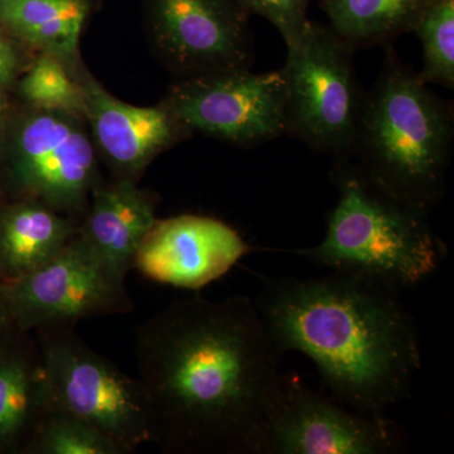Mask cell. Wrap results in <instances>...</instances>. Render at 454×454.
I'll use <instances>...</instances> for the list:
<instances>
[{"label":"cell","instance_id":"obj_1","mask_svg":"<svg viewBox=\"0 0 454 454\" xmlns=\"http://www.w3.org/2000/svg\"><path fill=\"white\" fill-rule=\"evenodd\" d=\"M282 356L252 298L172 301L136 333L152 442L176 454H253Z\"/></svg>","mask_w":454,"mask_h":454},{"label":"cell","instance_id":"obj_2","mask_svg":"<svg viewBox=\"0 0 454 454\" xmlns=\"http://www.w3.org/2000/svg\"><path fill=\"white\" fill-rule=\"evenodd\" d=\"M254 303L278 351L310 358L340 404L384 414L411 396L422 348L399 289L330 270L264 278Z\"/></svg>","mask_w":454,"mask_h":454},{"label":"cell","instance_id":"obj_3","mask_svg":"<svg viewBox=\"0 0 454 454\" xmlns=\"http://www.w3.org/2000/svg\"><path fill=\"white\" fill-rule=\"evenodd\" d=\"M330 178L339 200L324 240L284 252L402 292L437 273L448 247L435 234L429 210L394 193L352 158L337 160Z\"/></svg>","mask_w":454,"mask_h":454},{"label":"cell","instance_id":"obj_4","mask_svg":"<svg viewBox=\"0 0 454 454\" xmlns=\"http://www.w3.org/2000/svg\"><path fill=\"white\" fill-rule=\"evenodd\" d=\"M385 53L378 82L364 95L352 158L394 193L430 211L446 188L453 107L389 44Z\"/></svg>","mask_w":454,"mask_h":454},{"label":"cell","instance_id":"obj_5","mask_svg":"<svg viewBox=\"0 0 454 454\" xmlns=\"http://www.w3.org/2000/svg\"><path fill=\"white\" fill-rule=\"evenodd\" d=\"M355 51L330 28L309 22L286 43V134L334 160H349L365 92Z\"/></svg>","mask_w":454,"mask_h":454},{"label":"cell","instance_id":"obj_6","mask_svg":"<svg viewBox=\"0 0 454 454\" xmlns=\"http://www.w3.org/2000/svg\"><path fill=\"white\" fill-rule=\"evenodd\" d=\"M73 327L35 330L50 405L77 415L133 453L152 442L145 390L138 379L92 351Z\"/></svg>","mask_w":454,"mask_h":454},{"label":"cell","instance_id":"obj_7","mask_svg":"<svg viewBox=\"0 0 454 454\" xmlns=\"http://www.w3.org/2000/svg\"><path fill=\"white\" fill-rule=\"evenodd\" d=\"M404 448V429L384 414L340 406L300 379L280 375L253 454H391Z\"/></svg>","mask_w":454,"mask_h":454},{"label":"cell","instance_id":"obj_8","mask_svg":"<svg viewBox=\"0 0 454 454\" xmlns=\"http://www.w3.org/2000/svg\"><path fill=\"white\" fill-rule=\"evenodd\" d=\"M164 104L190 133L253 148L286 134V82L282 68H250L184 77Z\"/></svg>","mask_w":454,"mask_h":454},{"label":"cell","instance_id":"obj_9","mask_svg":"<svg viewBox=\"0 0 454 454\" xmlns=\"http://www.w3.org/2000/svg\"><path fill=\"white\" fill-rule=\"evenodd\" d=\"M4 292L13 324L23 333L134 309L125 279L101 262L79 232L49 262L4 283Z\"/></svg>","mask_w":454,"mask_h":454},{"label":"cell","instance_id":"obj_10","mask_svg":"<svg viewBox=\"0 0 454 454\" xmlns=\"http://www.w3.org/2000/svg\"><path fill=\"white\" fill-rule=\"evenodd\" d=\"M85 119L35 109L17 131L13 176L29 200L56 211L83 207L97 179V155Z\"/></svg>","mask_w":454,"mask_h":454},{"label":"cell","instance_id":"obj_11","mask_svg":"<svg viewBox=\"0 0 454 454\" xmlns=\"http://www.w3.org/2000/svg\"><path fill=\"white\" fill-rule=\"evenodd\" d=\"M152 40L184 77L250 68L249 14L235 0H148Z\"/></svg>","mask_w":454,"mask_h":454},{"label":"cell","instance_id":"obj_12","mask_svg":"<svg viewBox=\"0 0 454 454\" xmlns=\"http://www.w3.org/2000/svg\"><path fill=\"white\" fill-rule=\"evenodd\" d=\"M250 252L243 236L223 221L181 215L155 221L134 268L155 282L197 291L225 276Z\"/></svg>","mask_w":454,"mask_h":454},{"label":"cell","instance_id":"obj_13","mask_svg":"<svg viewBox=\"0 0 454 454\" xmlns=\"http://www.w3.org/2000/svg\"><path fill=\"white\" fill-rule=\"evenodd\" d=\"M74 79L92 139L118 178L136 182L157 155L191 134L164 103L151 107L122 103L82 67Z\"/></svg>","mask_w":454,"mask_h":454},{"label":"cell","instance_id":"obj_14","mask_svg":"<svg viewBox=\"0 0 454 454\" xmlns=\"http://www.w3.org/2000/svg\"><path fill=\"white\" fill-rule=\"evenodd\" d=\"M154 197L131 179L95 186L88 219L79 234L113 273L127 278L143 239L153 227Z\"/></svg>","mask_w":454,"mask_h":454},{"label":"cell","instance_id":"obj_15","mask_svg":"<svg viewBox=\"0 0 454 454\" xmlns=\"http://www.w3.org/2000/svg\"><path fill=\"white\" fill-rule=\"evenodd\" d=\"M79 229L38 200L8 208L0 217V271L8 282L49 262Z\"/></svg>","mask_w":454,"mask_h":454},{"label":"cell","instance_id":"obj_16","mask_svg":"<svg viewBox=\"0 0 454 454\" xmlns=\"http://www.w3.org/2000/svg\"><path fill=\"white\" fill-rule=\"evenodd\" d=\"M50 408L38 345L16 349L0 346V448L28 446Z\"/></svg>","mask_w":454,"mask_h":454},{"label":"cell","instance_id":"obj_17","mask_svg":"<svg viewBox=\"0 0 454 454\" xmlns=\"http://www.w3.org/2000/svg\"><path fill=\"white\" fill-rule=\"evenodd\" d=\"M86 12L83 0H0V23L66 66L76 64Z\"/></svg>","mask_w":454,"mask_h":454},{"label":"cell","instance_id":"obj_18","mask_svg":"<svg viewBox=\"0 0 454 454\" xmlns=\"http://www.w3.org/2000/svg\"><path fill=\"white\" fill-rule=\"evenodd\" d=\"M430 0H321L330 28L352 49L389 44L413 32Z\"/></svg>","mask_w":454,"mask_h":454},{"label":"cell","instance_id":"obj_19","mask_svg":"<svg viewBox=\"0 0 454 454\" xmlns=\"http://www.w3.org/2000/svg\"><path fill=\"white\" fill-rule=\"evenodd\" d=\"M26 453L127 454L115 442L70 411L50 405L41 418Z\"/></svg>","mask_w":454,"mask_h":454},{"label":"cell","instance_id":"obj_20","mask_svg":"<svg viewBox=\"0 0 454 454\" xmlns=\"http://www.w3.org/2000/svg\"><path fill=\"white\" fill-rule=\"evenodd\" d=\"M413 32L423 44L420 82L454 86V0H430Z\"/></svg>","mask_w":454,"mask_h":454},{"label":"cell","instance_id":"obj_21","mask_svg":"<svg viewBox=\"0 0 454 454\" xmlns=\"http://www.w3.org/2000/svg\"><path fill=\"white\" fill-rule=\"evenodd\" d=\"M20 91L35 109L56 110L83 118L82 88L55 56L42 53L20 82Z\"/></svg>","mask_w":454,"mask_h":454},{"label":"cell","instance_id":"obj_22","mask_svg":"<svg viewBox=\"0 0 454 454\" xmlns=\"http://www.w3.org/2000/svg\"><path fill=\"white\" fill-rule=\"evenodd\" d=\"M247 14L265 18L289 43L309 25V9L313 0H235Z\"/></svg>","mask_w":454,"mask_h":454},{"label":"cell","instance_id":"obj_23","mask_svg":"<svg viewBox=\"0 0 454 454\" xmlns=\"http://www.w3.org/2000/svg\"><path fill=\"white\" fill-rule=\"evenodd\" d=\"M17 68V56L13 47L0 37V85L7 82Z\"/></svg>","mask_w":454,"mask_h":454},{"label":"cell","instance_id":"obj_24","mask_svg":"<svg viewBox=\"0 0 454 454\" xmlns=\"http://www.w3.org/2000/svg\"><path fill=\"white\" fill-rule=\"evenodd\" d=\"M13 325L7 297H5L4 283L0 280V337L13 328Z\"/></svg>","mask_w":454,"mask_h":454},{"label":"cell","instance_id":"obj_25","mask_svg":"<svg viewBox=\"0 0 454 454\" xmlns=\"http://www.w3.org/2000/svg\"><path fill=\"white\" fill-rule=\"evenodd\" d=\"M4 112H5L4 101H3L2 98H0V124H2L3 116H4Z\"/></svg>","mask_w":454,"mask_h":454}]
</instances>
